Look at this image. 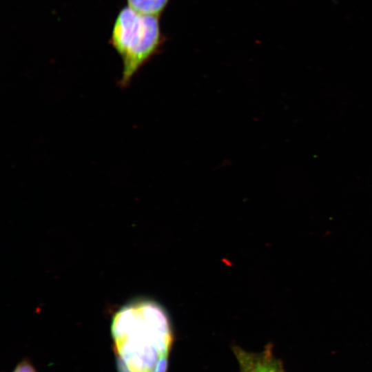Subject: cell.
<instances>
[{
    "label": "cell",
    "mask_w": 372,
    "mask_h": 372,
    "mask_svg": "<svg viewBox=\"0 0 372 372\" xmlns=\"http://www.w3.org/2000/svg\"><path fill=\"white\" fill-rule=\"evenodd\" d=\"M240 372H284L281 364L269 351L250 353L235 347Z\"/></svg>",
    "instance_id": "3957f363"
},
{
    "label": "cell",
    "mask_w": 372,
    "mask_h": 372,
    "mask_svg": "<svg viewBox=\"0 0 372 372\" xmlns=\"http://www.w3.org/2000/svg\"><path fill=\"white\" fill-rule=\"evenodd\" d=\"M110 329L118 372H165L172 331L160 304L132 300L115 313Z\"/></svg>",
    "instance_id": "6da1fadb"
},
{
    "label": "cell",
    "mask_w": 372,
    "mask_h": 372,
    "mask_svg": "<svg viewBox=\"0 0 372 372\" xmlns=\"http://www.w3.org/2000/svg\"><path fill=\"white\" fill-rule=\"evenodd\" d=\"M159 17L138 12L128 6L118 12L109 43L122 61L118 82L121 87L129 85L137 72L159 53L165 42Z\"/></svg>",
    "instance_id": "7a4b0ae2"
},
{
    "label": "cell",
    "mask_w": 372,
    "mask_h": 372,
    "mask_svg": "<svg viewBox=\"0 0 372 372\" xmlns=\"http://www.w3.org/2000/svg\"><path fill=\"white\" fill-rule=\"evenodd\" d=\"M12 372H37L33 364L27 358L22 360Z\"/></svg>",
    "instance_id": "5b68a950"
},
{
    "label": "cell",
    "mask_w": 372,
    "mask_h": 372,
    "mask_svg": "<svg viewBox=\"0 0 372 372\" xmlns=\"http://www.w3.org/2000/svg\"><path fill=\"white\" fill-rule=\"evenodd\" d=\"M169 0H127V6L133 10L146 14L161 16Z\"/></svg>",
    "instance_id": "277c9868"
}]
</instances>
